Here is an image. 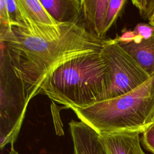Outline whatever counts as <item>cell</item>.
Masks as SVG:
<instances>
[{
    "label": "cell",
    "instance_id": "6da1fadb",
    "mask_svg": "<svg viewBox=\"0 0 154 154\" xmlns=\"http://www.w3.org/2000/svg\"><path fill=\"white\" fill-rule=\"evenodd\" d=\"M1 53L19 81L28 103L59 67L74 58L101 51L105 38L78 22L46 25L17 15L16 22L1 26Z\"/></svg>",
    "mask_w": 154,
    "mask_h": 154
},
{
    "label": "cell",
    "instance_id": "7a4b0ae2",
    "mask_svg": "<svg viewBox=\"0 0 154 154\" xmlns=\"http://www.w3.org/2000/svg\"><path fill=\"white\" fill-rule=\"evenodd\" d=\"M110 85L109 66L99 52L59 67L45 82L41 94L73 110L101 101Z\"/></svg>",
    "mask_w": 154,
    "mask_h": 154
},
{
    "label": "cell",
    "instance_id": "3957f363",
    "mask_svg": "<svg viewBox=\"0 0 154 154\" xmlns=\"http://www.w3.org/2000/svg\"><path fill=\"white\" fill-rule=\"evenodd\" d=\"M73 111L99 134H142L154 123V75L129 93Z\"/></svg>",
    "mask_w": 154,
    "mask_h": 154
},
{
    "label": "cell",
    "instance_id": "277c9868",
    "mask_svg": "<svg viewBox=\"0 0 154 154\" xmlns=\"http://www.w3.org/2000/svg\"><path fill=\"white\" fill-rule=\"evenodd\" d=\"M0 148L10 144L13 146L24 120L28 103L19 81L6 57L1 54Z\"/></svg>",
    "mask_w": 154,
    "mask_h": 154
},
{
    "label": "cell",
    "instance_id": "5b68a950",
    "mask_svg": "<svg viewBox=\"0 0 154 154\" xmlns=\"http://www.w3.org/2000/svg\"><path fill=\"white\" fill-rule=\"evenodd\" d=\"M100 53L108 64L111 75V85L101 101L129 93L151 77L116 38L105 39Z\"/></svg>",
    "mask_w": 154,
    "mask_h": 154
},
{
    "label": "cell",
    "instance_id": "8992f818",
    "mask_svg": "<svg viewBox=\"0 0 154 154\" xmlns=\"http://www.w3.org/2000/svg\"><path fill=\"white\" fill-rule=\"evenodd\" d=\"M140 134L114 132L99 134V141L105 154H146L142 149Z\"/></svg>",
    "mask_w": 154,
    "mask_h": 154
},
{
    "label": "cell",
    "instance_id": "52a82bcc",
    "mask_svg": "<svg viewBox=\"0 0 154 154\" xmlns=\"http://www.w3.org/2000/svg\"><path fill=\"white\" fill-rule=\"evenodd\" d=\"M74 154H105L99 141V134L82 121L69 123Z\"/></svg>",
    "mask_w": 154,
    "mask_h": 154
},
{
    "label": "cell",
    "instance_id": "ba28073f",
    "mask_svg": "<svg viewBox=\"0 0 154 154\" xmlns=\"http://www.w3.org/2000/svg\"><path fill=\"white\" fill-rule=\"evenodd\" d=\"M109 0H81L82 21L94 35L104 38L103 31Z\"/></svg>",
    "mask_w": 154,
    "mask_h": 154
},
{
    "label": "cell",
    "instance_id": "9c48e42d",
    "mask_svg": "<svg viewBox=\"0 0 154 154\" xmlns=\"http://www.w3.org/2000/svg\"><path fill=\"white\" fill-rule=\"evenodd\" d=\"M49 14L59 23L78 22L81 20V0H40Z\"/></svg>",
    "mask_w": 154,
    "mask_h": 154
},
{
    "label": "cell",
    "instance_id": "30bf717a",
    "mask_svg": "<svg viewBox=\"0 0 154 154\" xmlns=\"http://www.w3.org/2000/svg\"><path fill=\"white\" fill-rule=\"evenodd\" d=\"M120 44L150 76L154 75V34L138 44L133 42Z\"/></svg>",
    "mask_w": 154,
    "mask_h": 154
},
{
    "label": "cell",
    "instance_id": "8fae6325",
    "mask_svg": "<svg viewBox=\"0 0 154 154\" xmlns=\"http://www.w3.org/2000/svg\"><path fill=\"white\" fill-rule=\"evenodd\" d=\"M20 16L42 25H58L57 22L47 11L40 0H16Z\"/></svg>",
    "mask_w": 154,
    "mask_h": 154
},
{
    "label": "cell",
    "instance_id": "7c38bea8",
    "mask_svg": "<svg viewBox=\"0 0 154 154\" xmlns=\"http://www.w3.org/2000/svg\"><path fill=\"white\" fill-rule=\"evenodd\" d=\"M126 2V0H109L103 31V37H105L106 32L116 20Z\"/></svg>",
    "mask_w": 154,
    "mask_h": 154
},
{
    "label": "cell",
    "instance_id": "4fadbf2b",
    "mask_svg": "<svg viewBox=\"0 0 154 154\" xmlns=\"http://www.w3.org/2000/svg\"><path fill=\"white\" fill-rule=\"evenodd\" d=\"M132 2L143 19L149 20L151 18L154 13V0H132Z\"/></svg>",
    "mask_w": 154,
    "mask_h": 154
},
{
    "label": "cell",
    "instance_id": "5bb4252c",
    "mask_svg": "<svg viewBox=\"0 0 154 154\" xmlns=\"http://www.w3.org/2000/svg\"><path fill=\"white\" fill-rule=\"evenodd\" d=\"M140 141L146 150L154 154V123L143 132Z\"/></svg>",
    "mask_w": 154,
    "mask_h": 154
},
{
    "label": "cell",
    "instance_id": "9a60e30c",
    "mask_svg": "<svg viewBox=\"0 0 154 154\" xmlns=\"http://www.w3.org/2000/svg\"><path fill=\"white\" fill-rule=\"evenodd\" d=\"M134 32L140 36L143 40H147L154 34V26L146 23H139L134 28Z\"/></svg>",
    "mask_w": 154,
    "mask_h": 154
},
{
    "label": "cell",
    "instance_id": "2e32d148",
    "mask_svg": "<svg viewBox=\"0 0 154 154\" xmlns=\"http://www.w3.org/2000/svg\"><path fill=\"white\" fill-rule=\"evenodd\" d=\"M136 34L134 31H126L120 36L116 38L120 43H128L134 42Z\"/></svg>",
    "mask_w": 154,
    "mask_h": 154
},
{
    "label": "cell",
    "instance_id": "e0dca14e",
    "mask_svg": "<svg viewBox=\"0 0 154 154\" xmlns=\"http://www.w3.org/2000/svg\"><path fill=\"white\" fill-rule=\"evenodd\" d=\"M149 23L150 25L154 26V13H153V15L152 16L151 18L149 20Z\"/></svg>",
    "mask_w": 154,
    "mask_h": 154
},
{
    "label": "cell",
    "instance_id": "ac0fdd59",
    "mask_svg": "<svg viewBox=\"0 0 154 154\" xmlns=\"http://www.w3.org/2000/svg\"><path fill=\"white\" fill-rule=\"evenodd\" d=\"M9 154H19L14 149V146H11V150L9 152Z\"/></svg>",
    "mask_w": 154,
    "mask_h": 154
}]
</instances>
